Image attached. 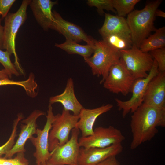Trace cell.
Masks as SVG:
<instances>
[{
    "instance_id": "obj_4",
    "label": "cell",
    "mask_w": 165,
    "mask_h": 165,
    "mask_svg": "<svg viewBox=\"0 0 165 165\" xmlns=\"http://www.w3.org/2000/svg\"><path fill=\"white\" fill-rule=\"evenodd\" d=\"M93 53L91 57L84 58V60L90 68L93 75L102 77L100 82L103 83L111 67L120 60V52L102 40H95Z\"/></svg>"
},
{
    "instance_id": "obj_31",
    "label": "cell",
    "mask_w": 165,
    "mask_h": 165,
    "mask_svg": "<svg viewBox=\"0 0 165 165\" xmlns=\"http://www.w3.org/2000/svg\"><path fill=\"white\" fill-rule=\"evenodd\" d=\"M17 159L16 157L13 158H6L0 157V165H16Z\"/></svg>"
},
{
    "instance_id": "obj_10",
    "label": "cell",
    "mask_w": 165,
    "mask_h": 165,
    "mask_svg": "<svg viewBox=\"0 0 165 165\" xmlns=\"http://www.w3.org/2000/svg\"><path fill=\"white\" fill-rule=\"evenodd\" d=\"M79 133L78 129H72L70 139L50 152V156L46 163L54 165H78L80 148L78 142Z\"/></svg>"
},
{
    "instance_id": "obj_35",
    "label": "cell",
    "mask_w": 165,
    "mask_h": 165,
    "mask_svg": "<svg viewBox=\"0 0 165 165\" xmlns=\"http://www.w3.org/2000/svg\"><path fill=\"white\" fill-rule=\"evenodd\" d=\"M36 165H54L52 164L47 163L44 164H36Z\"/></svg>"
},
{
    "instance_id": "obj_21",
    "label": "cell",
    "mask_w": 165,
    "mask_h": 165,
    "mask_svg": "<svg viewBox=\"0 0 165 165\" xmlns=\"http://www.w3.org/2000/svg\"><path fill=\"white\" fill-rule=\"evenodd\" d=\"M55 46L64 50L70 54H77L84 58L90 57L93 53L94 44L82 45L77 42L66 40L65 42L61 44L56 43Z\"/></svg>"
},
{
    "instance_id": "obj_30",
    "label": "cell",
    "mask_w": 165,
    "mask_h": 165,
    "mask_svg": "<svg viewBox=\"0 0 165 165\" xmlns=\"http://www.w3.org/2000/svg\"><path fill=\"white\" fill-rule=\"evenodd\" d=\"M97 165H120L116 156L110 157Z\"/></svg>"
},
{
    "instance_id": "obj_25",
    "label": "cell",
    "mask_w": 165,
    "mask_h": 165,
    "mask_svg": "<svg viewBox=\"0 0 165 165\" xmlns=\"http://www.w3.org/2000/svg\"><path fill=\"white\" fill-rule=\"evenodd\" d=\"M11 55L7 51H3L0 49V63L11 75H13L18 76L20 73L11 61L10 58Z\"/></svg>"
},
{
    "instance_id": "obj_3",
    "label": "cell",
    "mask_w": 165,
    "mask_h": 165,
    "mask_svg": "<svg viewBox=\"0 0 165 165\" xmlns=\"http://www.w3.org/2000/svg\"><path fill=\"white\" fill-rule=\"evenodd\" d=\"M31 0H24L18 10L14 13H9L4 18L3 49L6 50L15 58L14 65L19 73L24 72L19 62L16 50L15 41L20 27L27 18V10Z\"/></svg>"
},
{
    "instance_id": "obj_14",
    "label": "cell",
    "mask_w": 165,
    "mask_h": 165,
    "mask_svg": "<svg viewBox=\"0 0 165 165\" xmlns=\"http://www.w3.org/2000/svg\"><path fill=\"white\" fill-rule=\"evenodd\" d=\"M44 114L42 111L35 110L26 119L22 121L23 124L20 127L21 130L18 138L11 149L5 155L4 158H10L16 153L25 151L24 145L26 141L36 134L37 119Z\"/></svg>"
},
{
    "instance_id": "obj_32",
    "label": "cell",
    "mask_w": 165,
    "mask_h": 165,
    "mask_svg": "<svg viewBox=\"0 0 165 165\" xmlns=\"http://www.w3.org/2000/svg\"><path fill=\"white\" fill-rule=\"evenodd\" d=\"M2 19L0 16V49H3L4 27L1 24Z\"/></svg>"
},
{
    "instance_id": "obj_22",
    "label": "cell",
    "mask_w": 165,
    "mask_h": 165,
    "mask_svg": "<svg viewBox=\"0 0 165 165\" xmlns=\"http://www.w3.org/2000/svg\"><path fill=\"white\" fill-rule=\"evenodd\" d=\"M102 37L108 45L119 51L129 49L133 46L131 38L123 35L112 34Z\"/></svg>"
},
{
    "instance_id": "obj_9",
    "label": "cell",
    "mask_w": 165,
    "mask_h": 165,
    "mask_svg": "<svg viewBox=\"0 0 165 165\" xmlns=\"http://www.w3.org/2000/svg\"><path fill=\"white\" fill-rule=\"evenodd\" d=\"M125 137L121 131L112 126L106 127H97L94 129L93 134L81 137L78 139L80 147L104 148L114 144H120Z\"/></svg>"
},
{
    "instance_id": "obj_12",
    "label": "cell",
    "mask_w": 165,
    "mask_h": 165,
    "mask_svg": "<svg viewBox=\"0 0 165 165\" xmlns=\"http://www.w3.org/2000/svg\"><path fill=\"white\" fill-rule=\"evenodd\" d=\"M53 21L50 29L63 35L66 40L78 43L83 41L94 45L95 40L88 35L79 27L64 20L56 11H53Z\"/></svg>"
},
{
    "instance_id": "obj_17",
    "label": "cell",
    "mask_w": 165,
    "mask_h": 165,
    "mask_svg": "<svg viewBox=\"0 0 165 165\" xmlns=\"http://www.w3.org/2000/svg\"><path fill=\"white\" fill-rule=\"evenodd\" d=\"M57 1L31 0L29 6L36 21L45 31L50 28L53 21L52 9Z\"/></svg>"
},
{
    "instance_id": "obj_15",
    "label": "cell",
    "mask_w": 165,
    "mask_h": 165,
    "mask_svg": "<svg viewBox=\"0 0 165 165\" xmlns=\"http://www.w3.org/2000/svg\"><path fill=\"white\" fill-rule=\"evenodd\" d=\"M143 103L158 108H165V72H159L149 82Z\"/></svg>"
},
{
    "instance_id": "obj_1",
    "label": "cell",
    "mask_w": 165,
    "mask_h": 165,
    "mask_svg": "<svg viewBox=\"0 0 165 165\" xmlns=\"http://www.w3.org/2000/svg\"><path fill=\"white\" fill-rule=\"evenodd\" d=\"M133 113L130 123L132 134L130 148L134 149L152 139L158 132L157 127H165V108L143 103Z\"/></svg>"
},
{
    "instance_id": "obj_23",
    "label": "cell",
    "mask_w": 165,
    "mask_h": 165,
    "mask_svg": "<svg viewBox=\"0 0 165 165\" xmlns=\"http://www.w3.org/2000/svg\"><path fill=\"white\" fill-rule=\"evenodd\" d=\"M140 0H112L113 6L118 16L124 17L131 13Z\"/></svg>"
},
{
    "instance_id": "obj_28",
    "label": "cell",
    "mask_w": 165,
    "mask_h": 165,
    "mask_svg": "<svg viewBox=\"0 0 165 165\" xmlns=\"http://www.w3.org/2000/svg\"><path fill=\"white\" fill-rule=\"evenodd\" d=\"M15 1V0H0V16H1L2 20L8 15L9 9Z\"/></svg>"
},
{
    "instance_id": "obj_2",
    "label": "cell",
    "mask_w": 165,
    "mask_h": 165,
    "mask_svg": "<svg viewBox=\"0 0 165 165\" xmlns=\"http://www.w3.org/2000/svg\"><path fill=\"white\" fill-rule=\"evenodd\" d=\"M162 2L161 0L148 1L142 9L132 11L127 15L126 20L133 46L139 48L142 42L156 29L155 12Z\"/></svg>"
},
{
    "instance_id": "obj_5",
    "label": "cell",
    "mask_w": 165,
    "mask_h": 165,
    "mask_svg": "<svg viewBox=\"0 0 165 165\" xmlns=\"http://www.w3.org/2000/svg\"><path fill=\"white\" fill-rule=\"evenodd\" d=\"M79 116L71 114L63 109L61 113L55 115L49 136V150L51 152L57 147L64 144L69 140L70 133L76 128Z\"/></svg>"
},
{
    "instance_id": "obj_34",
    "label": "cell",
    "mask_w": 165,
    "mask_h": 165,
    "mask_svg": "<svg viewBox=\"0 0 165 165\" xmlns=\"http://www.w3.org/2000/svg\"><path fill=\"white\" fill-rule=\"evenodd\" d=\"M155 16L165 18V13L163 11L157 9L155 11Z\"/></svg>"
},
{
    "instance_id": "obj_33",
    "label": "cell",
    "mask_w": 165,
    "mask_h": 165,
    "mask_svg": "<svg viewBox=\"0 0 165 165\" xmlns=\"http://www.w3.org/2000/svg\"><path fill=\"white\" fill-rule=\"evenodd\" d=\"M12 76L4 68L0 70V79H10L11 78Z\"/></svg>"
},
{
    "instance_id": "obj_20",
    "label": "cell",
    "mask_w": 165,
    "mask_h": 165,
    "mask_svg": "<svg viewBox=\"0 0 165 165\" xmlns=\"http://www.w3.org/2000/svg\"><path fill=\"white\" fill-rule=\"evenodd\" d=\"M155 33L150 35L141 43L139 49L142 52L149 53L165 46V27L156 29Z\"/></svg>"
},
{
    "instance_id": "obj_7",
    "label": "cell",
    "mask_w": 165,
    "mask_h": 165,
    "mask_svg": "<svg viewBox=\"0 0 165 165\" xmlns=\"http://www.w3.org/2000/svg\"><path fill=\"white\" fill-rule=\"evenodd\" d=\"M159 72L157 63L154 59L152 66L147 76L135 80L131 91L132 95L130 98L126 101L115 99L118 110L122 111L123 117L130 112H134L142 104L148 83Z\"/></svg>"
},
{
    "instance_id": "obj_6",
    "label": "cell",
    "mask_w": 165,
    "mask_h": 165,
    "mask_svg": "<svg viewBox=\"0 0 165 165\" xmlns=\"http://www.w3.org/2000/svg\"><path fill=\"white\" fill-rule=\"evenodd\" d=\"M120 52V59L135 80L147 76L154 62L149 53L144 52L134 46Z\"/></svg>"
},
{
    "instance_id": "obj_11",
    "label": "cell",
    "mask_w": 165,
    "mask_h": 165,
    "mask_svg": "<svg viewBox=\"0 0 165 165\" xmlns=\"http://www.w3.org/2000/svg\"><path fill=\"white\" fill-rule=\"evenodd\" d=\"M46 116V121L42 130L37 128L36 137L32 136L29 139L35 147L36 150L33 156L36 159V164L46 163L50 155L49 150V136L52 128L55 115L52 105L49 104Z\"/></svg>"
},
{
    "instance_id": "obj_18",
    "label": "cell",
    "mask_w": 165,
    "mask_h": 165,
    "mask_svg": "<svg viewBox=\"0 0 165 165\" xmlns=\"http://www.w3.org/2000/svg\"><path fill=\"white\" fill-rule=\"evenodd\" d=\"M49 102L51 105L57 102L61 103L63 106V109L71 111L73 114L75 116L79 115L81 110L84 108L75 95L74 82L71 78L68 79L63 92L50 97Z\"/></svg>"
},
{
    "instance_id": "obj_8",
    "label": "cell",
    "mask_w": 165,
    "mask_h": 165,
    "mask_svg": "<svg viewBox=\"0 0 165 165\" xmlns=\"http://www.w3.org/2000/svg\"><path fill=\"white\" fill-rule=\"evenodd\" d=\"M135 80L120 59L111 67L103 84V87L109 91L126 96L131 92Z\"/></svg>"
},
{
    "instance_id": "obj_19",
    "label": "cell",
    "mask_w": 165,
    "mask_h": 165,
    "mask_svg": "<svg viewBox=\"0 0 165 165\" xmlns=\"http://www.w3.org/2000/svg\"><path fill=\"white\" fill-rule=\"evenodd\" d=\"M105 16L104 24L99 30L102 37L110 34H117L131 38L126 19L108 13H105Z\"/></svg>"
},
{
    "instance_id": "obj_29",
    "label": "cell",
    "mask_w": 165,
    "mask_h": 165,
    "mask_svg": "<svg viewBox=\"0 0 165 165\" xmlns=\"http://www.w3.org/2000/svg\"><path fill=\"white\" fill-rule=\"evenodd\" d=\"M8 85L19 86L22 87L24 90H26L29 87V82L27 79L21 81H14L10 79H0V86Z\"/></svg>"
},
{
    "instance_id": "obj_13",
    "label": "cell",
    "mask_w": 165,
    "mask_h": 165,
    "mask_svg": "<svg viewBox=\"0 0 165 165\" xmlns=\"http://www.w3.org/2000/svg\"><path fill=\"white\" fill-rule=\"evenodd\" d=\"M122 144L112 145L104 148H80L78 165H97L108 158L116 156L122 152Z\"/></svg>"
},
{
    "instance_id": "obj_16",
    "label": "cell",
    "mask_w": 165,
    "mask_h": 165,
    "mask_svg": "<svg viewBox=\"0 0 165 165\" xmlns=\"http://www.w3.org/2000/svg\"><path fill=\"white\" fill-rule=\"evenodd\" d=\"M113 107L111 104H107L93 109L84 108L80 112L76 128L82 133V137H86L93 134L94 125L100 115L110 111Z\"/></svg>"
},
{
    "instance_id": "obj_27",
    "label": "cell",
    "mask_w": 165,
    "mask_h": 165,
    "mask_svg": "<svg viewBox=\"0 0 165 165\" xmlns=\"http://www.w3.org/2000/svg\"><path fill=\"white\" fill-rule=\"evenodd\" d=\"M149 53L157 63L159 72H165V47L154 50Z\"/></svg>"
},
{
    "instance_id": "obj_26",
    "label": "cell",
    "mask_w": 165,
    "mask_h": 165,
    "mask_svg": "<svg viewBox=\"0 0 165 165\" xmlns=\"http://www.w3.org/2000/svg\"><path fill=\"white\" fill-rule=\"evenodd\" d=\"M87 4L90 6L96 7L100 15H102L105 13L104 10L116 13L113 6L112 0H88Z\"/></svg>"
},
{
    "instance_id": "obj_24",
    "label": "cell",
    "mask_w": 165,
    "mask_h": 165,
    "mask_svg": "<svg viewBox=\"0 0 165 165\" xmlns=\"http://www.w3.org/2000/svg\"><path fill=\"white\" fill-rule=\"evenodd\" d=\"M21 114H19L14 120L11 135L6 142L0 146V156L5 155L12 148L14 145L15 140L17 135V126L19 122L23 118Z\"/></svg>"
}]
</instances>
